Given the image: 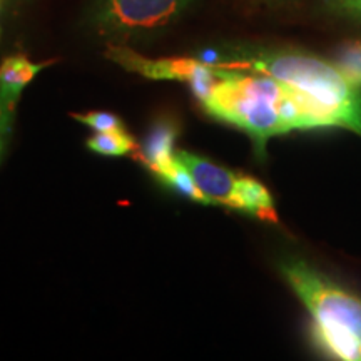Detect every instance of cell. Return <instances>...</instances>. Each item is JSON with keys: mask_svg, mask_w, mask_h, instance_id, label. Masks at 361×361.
<instances>
[{"mask_svg": "<svg viewBox=\"0 0 361 361\" xmlns=\"http://www.w3.org/2000/svg\"><path fill=\"white\" fill-rule=\"evenodd\" d=\"M216 67L219 80L202 106L250 134L259 152L273 135L290 130L343 129L335 112L296 85L259 72Z\"/></svg>", "mask_w": 361, "mask_h": 361, "instance_id": "obj_1", "label": "cell"}, {"mask_svg": "<svg viewBox=\"0 0 361 361\" xmlns=\"http://www.w3.org/2000/svg\"><path fill=\"white\" fill-rule=\"evenodd\" d=\"M281 274L313 318V340L336 360L361 361V298L303 259H286Z\"/></svg>", "mask_w": 361, "mask_h": 361, "instance_id": "obj_2", "label": "cell"}, {"mask_svg": "<svg viewBox=\"0 0 361 361\" xmlns=\"http://www.w3.org/2000/svg\"><path fill=\"white\" fill-rule=\"evenodd\" d=\"M214 66L259 72L296 85L335 112L343 129H348L361 137V90L346 82L333 62L306 54L273 52L216 62Z\"/></svg>", "mask_w": 361, "mask_h": 361, "instance_id": "obj_3", "label": "cell"}, {"mask_svg": "<svg viewBox=\"0 0 361 361\" xmlns=\"http://www.w3.org/2000/svg\"><path fill=\"white\" fill-rule=\"evenodd\" d=\"M174 157L192 176L194 183L204 196L206 204L243 211L271 223L278 221L273 197L259 180L221 168L188 151H176Z\"/></svg>", "mask_w": 361, "mask_h": 361, "instance_id": "obj_4", "label": "cell"}, {"mask_svg": "<svg viewBox=\"0 0 361 361\" xmlns=\"http://www.w3.org/2000/svg\"><path fill=\"white\" fill-rule=\"evenodd\" d=\"M194 0H99L92 24L104 35L129 37L174 22Z\"/></svg>", "mask_w": 361, "mask_h": 361, "instance_id": "obj_5", "label": "cell"}, {"mask_svg": "<svg viewBox=\"0 0 361 361\" xmlns=\"http://www.w3.org/2000/svg\"><path fill=\"white\" fill-rule=\"evenodd\" d=\"M112 61L124 66L126 69L139 72L151 79H173L184 80L192 89L194 96L201 104L209 97L214 85L219 80V69L213 64H206L196 59H152L141 57L129 49L111 47L107 52Z\"/></svg>", "mask_w": 361, "mask_h": 361, "instance_id": "obj_6", "label": "cell"}, {"mask_svg": "<svg viewBox=\"0 0 361 361\" xmlns=\"http://www.w3.org/2000/svg\"><path fill=\"white\" fill-rule=\"evenodd\" d=\"M178 135L179 124L176 123L173 117H161L149 129L139 151H135L139 161L149 171H152L157 178H161L173 166L174 142Z\"/></svg>", "mask_w": 361, "mask_h": 361, "instance_id": "obj_7", "label": "cell"}, {"mask_svg": "<svg viewBox=\"0 0 361 361\" xmlns=\"http://www.w3.org/2000/svg\"><path fill=\"white\" fill-rule=\"evenodd\" d=\"M47 66L34 64L25 56L7 57L0 66V107L13 114L22 90Z\"/></svg>", "mask_w": 361, "mask_h": 361, "instance_id": "obj_8", "label": "cell"}, {"mask_svg": "<svg viewBox=\"0 0 361 361\" xmlns=\"http://www.w3.org/2000/svg\"><path fill=\"white\" fill-rule=\"evenodd\" d=\"M87 146L104 156H126L137 151V144L133 135L126 133V129L97 133L89 139Z\"/></svg>", "mask_w": 361, "mask_h": 361, "instance_id": "obj_9", "label": "cell"}, {"mask_svg": "<svg viewBox=\"0 0 361 361\" xmlns=\"http://www.w3.org/2000/svg\"><path fill=\"white\" fill-rule=\"evenodd\" d=\"M159 179L162 180V183L168 184V186L176 189L179 194L189 197V200L206 204L204 196H202L200 188H197L196 183H194L192 176L188 173V169L184 168V166L180 164L178 159H176V157H174L173 166H171V168L166 171V173L162 174Z\"/></svg>", "mask_w": 361, "mask_h": 361, "instance_id": "obj_10", "label": "cell"}, {"mask_svg": "<svg viewBox=\"0 0 361 361\" xmlns=\"http://www.w3.org/2000/svg\"><path fill=\"white\" fill-rule=\"evenodd\" d=\"M331 62L340 71L346 82L361 90V42L345 45L338 57Z\"/></svg>", "mask_w": 361, "mask_h": 361, "instance_id": "obj_11", "label": "cell"}, {"mask_svg": "<svg viewBox=\"0 0 361 361\" xmlns=\"http://www.w3.org/2000/svg\"><path fill=\"white\" fill-rule=\"evenodd\" d=\"M74 119L87 124L89 128L96 129L97 133H106V130L124 129L123 121L111 112H87V114H74Z\"/></svg>", "mask_w": 361, "mask_h": 361, "instance_id": "obj_12", "label": "cell"}, {"mask_svg": "<svg viewBox=\"0 0 361 361\" xmlns=\"http://www.w3.org/2000/svg\"><path fill=\"white\" fill-rule=\"evenodd\" d=\"M329 7L361 20V0H328Z\"/></svg>", "mask_w": 361, "mask_h": 361, "instance_id": "obj_13", "label": "cell"}, {"mask_svg": "<svg viewBox=\"0 0 361 361\" xmlns=\"http://www.w3.org/2000/svg\"><path fill=\"white\" fill-rule=\"evenodd\" d=\"M12 112L4 111L0 107V157L4 154V149H6L8 134H11V124H12Z\"/></svg>", "mask_w": 361, "mask_h": 361, "instance_id": "obj_14", "label": "cell"}, {"mask_svg": "<svg viewBox=\"0 0 361 361\" xmlns=\"http://www.w3.org/2000/svg\"><path fill=\"white\" fill-rule=\"evenodd\" d=\"M0 7H2V0H0Z\"/></svg>", "mask_w": 361, "mask_h": 361, "instance_id": "obj_15", "label": "cell"}]
</instances>
